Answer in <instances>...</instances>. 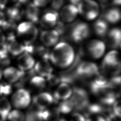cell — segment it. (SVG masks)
<instances>
[{
	"mask_svg": "<svg viewBox=\"0 0 121 121\" xmlns=\"http://www.w3.org/2000/svg\"><path fill=\"white\" fill-rule=\"evenodd\" d=\"M74 108L83 109L87 106L89 103V98L87 93L84 89L77 88L73 89V94L70 99Z\"/></svg>",
	"mask_w": 121,
	"mask_h": 121,
	"instance_id": "cell-13",
	"label": "cell"
},
{
	"mask_svg": "<svg viewBox=\"0 0 121 121\" xmlns=\"http://www.w3.org/2000/svg\"><path fill=\"white\" fill-rule=\"evenodd\" d=\"M110 0H99V1H100L103 4H106L108 1H109Z\"/></svg>",
	"mask_w": 121,
	"mask_h": 121,
	"instance_id": "cell-43",
	"label": "cell"
},
{
	"mask_svg": "<svg viewBox=\"0 0 121 121\" xmlns=\"http://www.w3.org/2000/svg\"><path fill=\"white\" fill-rule=\"evenodd\" d=\"M24 10L20 7V5H17L9 8L7 10V16L9 20L15 22L20 20L24 15Z\"/></svg>",
	"mask_w": 121,
	"mask_h": 121,
	"instance_id": "cell-26",
	"label": "cell"
},
{
	"mask_svg": "<svg viewBox=\"0 0 121 121\" xmlns=\"http://www.w3.org/2000/svg\"><path fill=\"white\" fill-rule=\"evenodd\" d=\"M17 35L25 45L34 43L36 40L38 30L36 25L28 21L21 22L16 27Z\"/></svg>",
	"mask_w": 121,
	"mask_h": 121,
	"instance_id": "cell-2",
	"label": "cell"
},
{
	"mask_svg": "<svg viewBox=\"0 0 121 121\" xmlns=\"http://www.w3.org/2000/svg\"><path fill=\"white\" fill-rule=\"evenodd\" d=\"M59 19V13L52 9L46 11L41 15L39 23L44 30L51 29L55 27Z\"/></svg>",
	"mask_w": 121,
	"mask_h": 121,
	"instance_id": "cell-11",
	"label": "cell"
},
{
	"mask_svg": "<svg viewBox=\"0 0 121 121\" xmlns=\"http://www.w3.org/2000/svg\"><path fill=\"white\" fill-rule=\"evenodd\" d=\"M6 37L4 32L0 29V47L5 44Z\"/></svg>",
	"mask_w": 121,
	"mask_h": 121,
	"instance_id": "cell-39",
	"label": "cell"
},
{
	"mask_svg": "<svg viewBox=\"0 0 121 121\" xmlns=\"http://www.w3.org/2000/svg\"><path fill=\"white\" fill-rule=\"evenodd\" d=\"M24 72L17 68L8 66L3 70L2 77L7 82L11 84L17 82L23 77Z\"/></svg>",
	"mask_w": 121,
	"mask_h": 121,
	"instance_id": "cell-17",
	"label": "cell"
},
{
	"mask_svg": "<svg viewBox=\"0 0 121 121\" xmlns=\"http://www.w3.org/2000/svg\"><path fill=\"white\" fill-rule=\"evenodd\" d=\"M86 121H107L104 117L100 114H93L86 119Z\"/></svg>",
	"mask_w": 121,
	"mask_h": 121,
	"instance_id": "cell-38",
	"label": "cell"
},
{
	"mask_svg": "<svg viewBox=\"0 0 121 121\" xmlns=\"http://www.w3.org/2000/svg\"><path fill=\"white\" fill-rule=\"evenodd\" d=\"M60 10L59 17L63 23L69 24L73 22L79 15L77 6L71 3L64 5Z\"/></svg>",
	"mask_w": 121,
	"mask_h": 121,
	"instance_id": "cell-10",
	"label": "cell"
},
{
	"mask_svg": "<svg viewBox=\"0 0 121 121\" xmlns=\"http://www.w3.org/2000/svg\"><path fill=\"white\" fill-rule=\"evenodd\" d=\"M12 108L10 100L6 96L0 97V118L2 121L7 120V116Z\"/></svg>",
	"mask_w": 121,
	"mask_h": 121,
	"instance_id": "cell-27",
	"label": "cell"
},
{
	"mask_svg": "<svg viewBox=\"0 0 121 121\" xmlns=\"http://www.w3.org/2000/svg\"><path fill=\"white\" fill-rule=\"evenodd\" d=\"M35 72L38 76L46 78L51 75L53 72L52 63L48 59L42 58L35 62L34 66Z\"/></svg>",
	"mask_w": 121,
	"mask_h": 121,
	"instance_id": "cell-16",
	"label": "cell"
},
{
	"mask_svg": "<svg viewBox=\"0 0 121 121\" xmlns=\"http://www.w3.org/2000/svg\"><path fill=\"white\" fill-rule=\"evenodd\" d=\"M75 52L73 47L65 42H59L49 53V59L52 64L60 69L69 68L74 62Z\"/></svg>",
	"mask_w": 121,
	"mask_h": 121,
	"instance_id": "cell-1",
	"label": "cell"
},
{
	"mask_svg": "<svg viewBox=\"0 0 121 121\" xmlns=\"http://www.w3.org/2000/svg\"><path fill=\"white\" fill-rule=\"evenodd\" d=\"M57 107L60 113L64 114L70 113L74 108L73 104L70 99L60 101Z\"/></svg>",
	"mask_w": 121,
	"mask_h": 121,
	"instance_id": "cell-29",
	"label": "cell"
},
{
	"mask_svg": "<svg viewBox=\"0 0 121 121\" xmlns=\"http://www.w3.org/2000/svg\"><path fill=\"white\" fill-rule=\"evenodd\" d=\"M24 15L26 18L27 21L36 25L39 23L41 16L40 9L36 7L32 2L29 3L27 4L24 10Z\"/></svg>",
	"mask_w": 121,
	"mask_h": 121,
	"instance_id": "cell-21",
	"label": "cell"
},
{
	"mask_svg": "<svg viewBox=\"0 0 121 121\" xmlns=\"http://www.w3.org/2000/svg\"><path fill=\"white\" fill-rule=\"evenodd\" d=\"M77 7L78 14L87 21L95 20L100 12L99 4L95 0H82Z\"/></svg>",
	"mask_w": 121,
	"mask_h": 121,
	"instance_id": "cell-4",
	"label": "cell"
},
{
	"mask_svg": "<svg viewBox=\"0 0 121 121\" xmlns=\"http://www.w3.org/2000/svg\"><path fill=\"white\" fill-rule=\"evenodd\" d=\"M120 9L116 6H114L106 9L104 13L103 18L108 24H115L121 20Z\"/></svg>",
	"mask_w": 121,
	"mask_h": 121,
	"instance_id": "cell-22",
	"label": "cell"
},
{
	"mask_svg": "<svg viewBox=\"0 0 121 121\" xmlns=\"http://www.w3.org/2000/svg\"><path fill=\"white\" fill-rule=\"evenodd\" d=\"M46 81L47 85H48L51 86H57L60 83L59 77L52 73L46 78Z\"/></svg>",
	"mask_w": 121,
	"mask_h": 121,
	"instance_id": "cell-31",
	"label": "cell"
},
{
	"mask_svg": "<svg viewBox=\"0 0 121 121\" xmlns=\"http://www.w3.org/2000/svg\"><path fill=\"white\" fill-rule=\"evenodd\" d=\"M64 4V0H52L50 3L52 9L56 11L60 10Z\"/></svg>",
	"mask_w": 121,
	"mask_h": 121,
	"instance_id": "cell-32",
	"label": "cell"
},
{
	"mask_svg": "<svg viewBox=\"0 0 121 121\" xmlns=\"http://www.w3.org/2000/svg\"><path fill=\"white\" fill-rule=\"evenodd\" d=\"M29 84L32 89L38 92H42L47 86L45 78L38 75L31 78Z\"/></svg>",
	"mask_w": 121,
	"mask_h": 121,
	"instance_id": "cell-25",
	"label": "cell"
},
{
	"mask_svg": "<svg viewBox=\"0 0 121 121\" xmlns=\"http://www.w3.org/2000/svg\"><path fill=\"white\" fill-rule=\"evenodd\" d=\"M35 62L33 55L25 52L17 57V68L23 72L30 70L34 67Z\"/></svg>",
	"mask_w": 121,
	"mask_h": 121,
	"instance_id": "cell-14",
	"label": "cell"
},
{
	"mask_svg": "<svg viewBox=\"0 0 121 121\" xmlns=\"http://www.w3.org/2000/svg\"><path fill=\"white\" fill-rule=\"evenodd\" d=\"M2 71L3 70L0 67V80L1 79V78L2 77Z\"/></svg>",
	"mask_w": 121,
	"mask_h": 121,
	"instance_id": "cell-44",
	"label": "cell"
},
{
	"mask_svg": "<svg viewBox=\"0 0 121 121\" xmlns=\"http://www.w3.org/2000/svg\"><path fill=\"white\" fill-rule=\"evenodd\" d=\"M52 0H32V3L39 9L43 8L50 4Z\"/></svg>",
	"mask_w": 121,
	"mask_h": 121,
	"instance_id": "cell-33",
	"label": "cell"
},
{
	"mask_svg": "<svg viewBox=\"0 0 121 121\" xmlns=\"http://www.w3.org/2000/svg\"><path fill=\"white\" fill-rule=\"evenodd\" d=\"M31 95L26 89L21 88L16 90L11 95L10 103L15 109L22 110L27 108L31 102Z\"/></svg>",
	"mask_w": 121,
	"mask_h": 121,
	"instance_id": "cell-5",
	"label": "cell"
},
{
	"mask_svg": "<svg viewBox=\"0 0 121 121\" xmlns=\"http://www.w3.org/2000/svg\"><path fill=\"white\" fill-rule=\"evenodd\" d=\"M60 35L54 29L43 30L40 34V39L43 45L45 47H53L60 40Z\"/></svg>",
	"mask_w": 121,
	"mask_h": 121,
	"instance_id": "cell-12",
	"label": "cell"
},
{
	"mask_svg": "<svg viewBox=\"0 0 121 121\" xmlns=\"http://www.w3.org/2000/svg\"><path fill=\"white\" fill-rule=\"evenodd\" d=\"M113 104V112L114 114L116 116H121V103L120 101H115Z\"/></svg>",
	"mask_w": 121,
	"mask_h": 121,
	"instance_id": "cell-37",
	"label": "cell"
},
{
	"mask_svg": "<svg viewBox=\"0 0 121 121\" xmlns=\"http://www.w3.org/2000/svg\"><path fill=\"white\" fill-rule=\"evenodd\" d=\"M8 43L6 45L7 51L9 53L13 56H18L25 51V45L21 41L11 36L8 37Z\"/></svg>",
	"mask_w": 121,
	"mask_h": 121,
	"instance_id": "cell-18",
	"label": "cell"
},
{
	"mask_svg": "<svg viewBox=\"0 0 121 121\" xmlns=\"http://www.w3.org/2000/svg\"><path fill=\"white\" fill-rule=\"evenodd\" d=\"M5 14L1 11H0V26L2 27L6 22Z\"/></svg>",
	"mask_w": 121,
	"mask_h": 121,
	"instance_id": "cell-40",
	"label": "cell"
},
{
	"mask_svg": "<svg viewBox=\"0 0 121 121\" xmlns=\"http://www.w3.org/2000/svg\"><path fill=\"white\" fill-rule=\"evenodd\" d=\"M106 36L107 43L111 48L118 49L120 47L121 31L120 27H115L109 29Z\"/></svg>",
	"mask_w": 121,
	"mask_h": 121,
	"instance_id": "cell-20",
	"label": "cell"
},
{
	"mask_svg": "<svg viewBox=\"0 0 121 121\" xmlns=\"http://www.w3.org/2000/svg\"><path fill=\"white\" fill-rule=\"evenodd\" d=\"M112 3L116 7L120 6L121 4V0H112Z\"/></svg>",
	"mask_w": 121,
	"mask_h": 121,
	"instance_id": "cell-41",
	"label": "cell"
},
{
	"mask_svg": "<svg viewBox=\"0 0 121 121\" xmlns=\"http://www.w3.org/2000/svg\"><path fill=\"white\" fill-rule=\"evenodd\" d=\"M85 116L78 112L73 113L70 116L69 121H86Z\"/></svg>",
	"mask_w": 121,
	"mask_h": 121,
	"instance_id": "cell-34",
	"label": "cell"
},
{
	"mask_svg": "<svg viewBox=\"0 0 121 121\" xmlns=\"http://www.w3.org/2000/svg\"><path fill=\"white\" fill-rule=\"evenodd\" d=\"M92 27L95 35L100 37L106 36L109 30V24L102 18L95 19Z\"/></svg>",
	"mask_w": 121,
	"mask_h": 121,
	"instance_id": "cell-23",
	"label": "cell"
},
{
	"mask_svg": "<svg viewBox=\"0 0 121 121\" xmlns=\"http://www.w3.org/2000/svg\"><path fill=\"white\" fill-rule=\"evenodd\" d=\"M93 81L92 85L98 86L102 87L108 85V80L107 78L104 74L100 73L99 72L93 78Z\"/></svg>",
	"mask_w": 121,
	"mask_h": 121,
	"instance_id": "cell-30",
	"label": "cell"
},
{
	"mask_svg": "<svg viewBox=\"0 0 121 121\" xmlns=\"http://www.w3.org/2000/svg\"><path fill=\"white\" fill-rule=\"evenodd\" d=\"M106 47L105 43L102 40L99 39H92L86 43L85 51L89 57L97 60L104 56Z\"/></svg>",
	"mask_w": 121,
	"mask_h": 121,
	"instance_id": "cell-6",
	"label": "cell"
},
{
	"mask_svg": "<svg viewBox=\"0 0 121 121\" xmlns=\"http://www.w3.org/2000/svg\"><path fill=\"white\" fill-rule=\"evenodd\" d=\"M10 0L11 1H13V2H17L18 0Z\"/></svg>",
	"mask_w": 121,
	"mask_h": 121,
	"instance_id": "cell-45",
	"label": "cell"
},
{
	"mask_svg": "<svg viewBox=\"0 0 121 121\" xmlns=\"http://www.w3.org/2000/svg\"><path fill=\"white\" fill-rule=\"evenodd\" d=\"M8 52H5L0 54V65L2 66H8L10 62V59L9 56Z\"/></svg>",
	"mask_w": 121,
	"mask_h": 121,
	"instance_id": "cell-35",
	"label": "cell"
},
{
	"mask_svg": "<svg viewBox=\"0 0 121 121\" xmlns=\"http://www.w3.org/2000/svg\"><path fill=\"white\" fill-rule=\"evenodd\" d=\"M91 28L85 22L80 21L75 24L69 31L70 38L72 41L79 43L87 39L90 36Z\"/></svg>",
	"mask_w": 121,
	"mask_h": 121,
	"instance_id": "cell-7",
	"label": "cell"
},
{
	"mask_svg": "<svg viewBox=\"0 0 121 121\" xmlns=\"http://www.w3.org/2000/svg\"><path fill=\"white\" fill-rule=\"evenodd\" d=\"M26 119L24 112L21 110L17 109L11 110L7 118L8 121H25Z\"/></svg>",
	"mask_w": 121,
	"mask_h": 121,
	"instance_id": "cell-28",
	"label": "cell"
},
{
	"mask_svg": "<svg viewBox=\"0 0 121 121\" xmlns=\"http://www.w3.org/2000/svg\"><path fill=\"white\" fill-rule=\"evenodd\" d=\"M41 117L44 121H59L60 113L57 107L51 106L42 110Z\"/></svg>",
	"mask_w": 121,
	"mask_h": 121,
	"instance_id": "cell-24",
	"label": "cell"
},
{
	"mask_svg": "<svg viewBox=\"0 0 121 121\" xmlns=\"http://www.w3.org/2000/svg\"><path fill=\"white\" fill-rule=\"evenodd\" d=\"M1 83L3 88V95L5 96L10 95L12 92L11 84L8 82H4Z\"/></svg>",
	"mask_w": 121,
	"mask_h": 121,
	"instance_id": "cell-36",
	"label": "cell"
},
{
	"mask_svg": "<svg viewBox=\"0 0 121 121\" xmlns=\"http://www.w3.org/2000/svg\"><path fill=\"white\" fill-rule=\"evenodd\" d=\"M92 91L102 104H112L116 101V95L113 89L108 85L98 87L92 84Z\"/></svg>",
	"mask_w": 121,
	"mask_h": 121,
	"instance_id": "cell-8",
	"label": "cell"
},
{
	"mask_svg": "<svg viewBox=\"0 0 121 121\" xmlns=\"http://www.w3.org/2000/svg\"><path fill=\"white\" fill-rule=\"evenodd\" d=\"M103 69L106 73L115 76L121 70V60L119 51L116 49L111 50L104 56L102 61Z\"/></svg>",
	"mask_w": 121,
	"mask_h": 121,
	"instance_id": "cell-3",
	"label": "cell"
},
{
	"mask_svg": "<svg viewBox=\"0 0 121 121\" xmlns=\"http://www.w3.org/2000/svg\"><path fill=\"white\" fill-rule=\"evenodd\" d=\"M73 92L72 86L66 82L59 83L54 91V97L60 101L70 99Z\"/></svg>",
	"mask_w": 121,
	"mask_h": 121,
	"instance_id": "cell-15",
	"label": "cell"
},
{
	"mask_svg": "<svg viewBox=\"0 0 121 121\" xmlns=\"http://www.w3.org/2000/svg\"><path fill=\"white\" fill-rule=\"evenodd\" d=\"M3 95V88L2 83H0V97Z\"/></svg>",
	"mask_w": 121,
	"mask_h": 121,
	"instance_id": "cell-42",
	"label": "cell"
},
{
	"mask_svg": "<svg viewBox=\"0 0 121 121\" xmlns=\"http://www.w3.org/2000/svg\"><path fill=\"white\" fill-rule=\"evenodd\" d=\"M98 72L97 65L94 62L91 61H82L77 69L78 75L84 78H93Z\"/></svg>",
	"mask_w": 121,
	"mask_h": 121,
	"instance_id": "cell-9",
	"label": "cell"
},
{
	"mask_svg": "<svg viewBox=\"0 0 121 121\" xmlns=\"http://www.w3.org/2000/svg\"><path fill=\"white\" fill-rule=\"evenodd\" d=\"M54 98L49 93L42 91L38 93L35 97L34 103L40 110H43L51 106L53 103Z\"/></svg>",
	"mask_w": 121,
	"mask_h": 121,
	"instance_id": "cell-19",
	"label": "cell"
}]
</instances>
